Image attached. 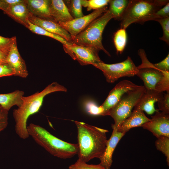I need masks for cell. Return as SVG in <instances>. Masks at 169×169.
I'll use <instances>...</instances> for the list:
<instances>
[{"label":"cell","instance_id":"obj_5","mask_svg":"<svg viewBox=\"0 0 169 169\" xmlns=\"http://www.w3.org/2000/svg\"><path fill=\"white\" fill-rule=\"evenodd\" d=\"M113 18V16L107 10L101 17L94 20L76 36L72 39L71 43L90 47L99 51L103 50L110 56V54L103 45L102 35L106 25Z\"/></svg>","mask_w":169,"mask_h":169},{"label":"cell","instance_id":"obj_13","mask_svg":"<svg viewBox=\"0 0 169 169\" xmlns=\"http://www.w3.org/2000/svg\"><path fill=\"white\" fill-rule=\"evenodd\" d=\"M28 20L33 24L49 32L58 35L71 43L72 38L71 35L58 23L51 20L36 17L30 12L29 13Z\"/></svg>","mask_w":169,"mask_h":169},{"label":"cell","instance_id":"obj_35","mask_svg":"<svg viewBox=\"0 0 169 169\" xmlns=\"http://www.w3.org/2000/svg\"><path fill=\"white\" fill-rule=\"evenodd\" d=\"M8 111L0 105V133L4 130L8 125Z\"/></svg>","mask_w":169,"mask_h":169},{"label":"cell","instance_id":"obj_12","mask_svg":"<svg viewBox=\"0 0 169 169\" xmlns=\"http://www.w3.org/2000/svg\"><path fill=\"white\" fill-rule=\"evenodd\" d=\"M150 120L141 127L151 132L157 138L162 136L169 137V115L158 110Z\"/></svg>","mask_w":169,"mask_h":169},{"label":"cell","instance_id":"obj_1","mask_svg":"<svg viewBox=\"0 0 169 169\" xmlns=\"http://www.w3.org/2000/svg\"><path fill=\"white\" fill-rule=\"evenodd\" d=\"M74 122L77 129L78 159L86 162L95 158L100 159L106 148L108 131L82 122Z\"/></svg>","mask_w":169,"mask_h":169},{"label":"cell","instance_id":"obj_33","mask_svg":"<svg viewBox=\"0 0 169 169\" xmlns=\"http://www.w3.org/2000/svg\"><path fill=\"white\" fill-rule=\"evenodd\" d=\"M155 89L160 92L169 91V72H166L164 75L155 86Z\"/></svg>","mask_w":169,"mask_h":169},{"label":"cell","instance_id":"obj_3","mask_svg":"<svg viewBox=\"0 0 169 169\" xmlns=\"http://www.w3.org/2000/svg\"><path fill=\"white\" fill-rule=\"evenodd\" d=\"M27 128L29 136L52 155L66 159L78 154L77 144L69 143L60 139L44 128L34 124L30 123Z\"/></svg>","mask_w":169,"mask_h":169},{"label":"cell","instance_id":"obj_19","mask_svg":"<svg viewBox=\"0 0 169 169\" xmlns=\"http://www.w3.org/2000/svg\"><path fill=\"white\" fill-rule=\"evenodd\" d=\"M16 21L26 28L29 13L25 0L8 7L4 12Z\"/></svg>","mask_w":169,"mask_h":169},{"label":"cell","instance_id":"obj_32","mask_svg":"<svg viewBox=\"0 0 169 169\" xmlns=\"http://www.w3.org/2000/svg\"><path fill=\"white\" fill-rule=\"evenodd\" d=\"M16 39L15 36L8 38L0 36V51L8 55L13 42Z\"/></svg>","mask_w":169,"mask_h":169},{"label":"cell","instance_id":"obj_25","mask_svg":"<svg viewBox=\"0 0 169 169\" xmlns=\"http://www.w3.org/2000/svg\"><path fill=\"white\" fill-rule=\"evenodd\" d=\"M155 146L158 150L161 151L166 156L168 165L169 164V137L162 136L157 138Z\"/></svg>","mask_w":169,"mask_h":169},{"label":"cell","instance_id":"obj_39","mask_svg":"<svg viewBox=\"0 0 169 169\" xmlns=\"http://www.w3.org/2000/svg\"><path fill=\"white\" fill-rule=\"evenodd\" d=\"M7 55L0 51V64L6 63Z\"/></svg>","mask_w":169,"mask_h":169},{"label":"cell","instance_id":"obj_38","mask_svg":"<svg viewBox=\"0 0 169 169\" xmlns=\"http://www.w3.org/2000/svg\"><path fill=\"white\" fill-rule=\"evenodd\" d=\"M23 1V0H4L7 6V8L20 3Z\"/></svg>","mask_w":169,"mask_h":169},{"label":"cell","instance_id":"obj_2","mask_svg":"<svg viewBox=\"0 0 169 169\" xmlns=\"http://www.w3.org/2000/svg\"><path fill=\"white\" fill-rule=\"evenodd\" d=\"M58 91L66 92L67 89L58 83L53 82L40 92L22 97L21 103L13 112L15 131L20 138L26 139L29 137L27 128L28 119L30 115L38 111L45 97L49 94Z\"/></svg>","mask_w":169,"mask_h":169},{"label":"cell","instance_id":"obj_11","mask_svg":"<svg viewBox=\"0 0 169 169\" xmlns=\"http://www.w3.org/2000/svg\"><path fill=\"white\" fill-rule=\"evenodd\" d=\"M139 86L128 80L119 82L110 92L106 99L101 105L104 110L103 116L106 115L107 112L118 102L125 94Z\"/></svg>","mask_w":169,"mask_h":169},{"label":"cell","instance_id":"obj_17","mask_svg":"<svg viewBox=\"0 0 169 169\" xmlns=\"http://www.w3.org/2000/svg\"><path fill=\"white\" fill-rule=\"evenodd\" d=\"M49 5L51 20L58 23L74 19L63 1L49 0Z\"/></svg>","mask_w":169,"mask_h":169},{"label":"cell","instance_id":"obj_9","mask_svg":"<svg viewBox=\"0 0 169 169\" xmlns=\"http://www.w3.org/2000/svg\"><path fill=\"white\" fill-rule=\"evenodd\" d=\"M63 46L65 52L82 65L103 62L99 56V51L93 48L74 44Z\"/></svg>","mask_w":169,"mask_h":169},{"label":"cell","instance_id":"obj_30","mask_svg":"<svg viewBox=\"0 0 169 169\" xmlns=\"http://www.w3.org/2000/svg\"><path fill=\"white\" fill-rule=\"evenodd\" d=\"M158 22L161 25L163 30V34L160 39L168 45L169 44V17L160 19L155 20Z\"/></svg>","mask_w":169,"mask_h":169},{"label":"cell","instance_id":"obj_27","mask_svg":"<svg viewBox=\"0 0 169 169\" xmlns=\"http://www.w3.org/2000/svg\"><path fill=\"white\" fill-rule=\"evenodd\" d=\"M86 111L92 115H104V110L100 105L98 106L95 102L91 100H87L84 104Z\"/></svg>","mask_w":169,"mask_h":169},{"label":"cell","instance_id":"obj_16","mask_svg":"<svg viewBox=\"0 0 169 169\" xmlns=\"http://www.w3.org/2000/svg\"><path fill=\"white\" fill-rule=\"evenodd\" d=\"M125 133L113 129L111 135L107 140L105 151L100 159L99 164L105 169H110L112 163V156L115 149L119 141Z\"/></svg>","mask_w":169,"mask_h":169},{"label":"cell","instance_id":"obj_20","mask_svg":"<svg viewBox=\"0 0 169 169\" xmlns=\"http://www.w3.org/2000/svg\"><path fill=\"white\" fill-rule=\"evenodd\" d=\"M30 12L38 17L51 20L49 10V0H25Z\"/></svg>","mask_w":169,"mask_h":169},{"label":"cell","instance_id":"obj_7","mask_svg":"<svg viewBox=\"0 0 169 169\" xmlns=\"http://www.w3.org/2000/svg\"><path fill=\"white\" fill-rule=\"evenodd\" d=\"M93 65L102 72L106 81L110 83L115 82L122 77L134 76L138 71L137 66L129 56L120 62L106 64L103 62Z\"/></svg>","mask_w":169,"mask_h":169},{"label":"cell","instance_id":"obj_15","mask_svg":"<svg viewBox=\"0 0 169 169\" xmlns=\"http://www.w3.org/2000/svg\"><path fill=\"white\" fill-rule=\"evenodd\" d=\"M164 94L163 92L156 90H145L135 107L139 108L148 115H151L157 110L155 108V103L158 102L163 98Z\"/></svg>","mask_w":169,"mask_h":169},{"label":"cell","instance_id":"obj_28","mask_svg":"<svg viewBox=\"0 0 169 169\" xmlns=\"http://www.w3.org/2000/svg\"><path fill=\"white\" fill-rule=\"evenodd\" d=\"M69 6L70 10L69 11L73 18H78L84 16L82 11V6L80 0L70 1Z\"/></svg>","mask_w":169,"mask_h":169},{"label":"cell","instance_id":"obj_18","mask_svg":"<svg viewBox=\"0 0 169 169\" xmlns=\"http://www.w3.org/2000/svg\"><path fill=\"white\" fill-rule=\"evenodd\" d=\"M150 119L146 115L143 111L135 107L130 115L122 122L117 130L126 133L132 128L141 126Z\"/></svg>","mask_w":169,"mask_h":169},{"label":"cell","instance_id":"obj_23","mask_svg":"<svg viewBox=\"0 0 169 169\" xmlns=\"http://www.w3.org/2000/svg\"><path fill=\"white\" fill-rule=\"evenodd\" d=\"M27 28L34 33L52 38L61 43L63 45H69L72 44L60 36L49 32L38 26L33 24L28 20L27 21Z\"/></svg>","mask_w":169,"mask_h":169},{"label":"cell","instance_id":"obj_26","mask_svg":"<svg viewBox=\"0 0 169 169\" xmlns=\"http://www.w3.org/2000/svg\"><path fill=\"white\" fill-rule=\"evenodd\" d=\"M82 6L86 8L87 11L95 10L106 6L110 0H80Z\"/></svg>","mask_w":169,"mask_h":169},{"label":"cell","instance_id":"obj_6","mask_svg":"<svg viewBox=\"0 0 169 169\" xmlns=\"http://www.w3.org/2000/svg\"><path fill=\"white\" fill-rule=\"evenodd\" d=\"M144 86L125 94L118 102L107 113L106 115L110 116L114 120L113 129L117 130L122 122L131 114L133 108L138 102L144 93Z\"/></svg>","mask_w":169,"mask_h":169},{"label":"cell","instance_id":"obj_31","mask_svg":"<svg viewBox=\"0 0 169 169\" xmlns=\"http://www.w3.org/2000/svg\"><path fill=\"white\" fill-rule=\"evenodd\" d=\"M69 169H105L100 164H89L78 159L74 164L70 165Z\"/></svg>","mask_w":169,"mask_h":169},{"label":"cell","instance_id":"obj_29","mask_svg":"<svg viewBox=\"0 0 169 169\" xmlns=\"http://www.w3.org/2000/svg\"><path fill=\"white\" fill-rule=\"evenodd\" d=\"M169 17V2L151 14L147 19V21L165 18Z\"/></svg>","mask_w":169,"mask_h":169},{"label":"cell","instance_id":"obj_22","mask_svg":"<svg viewBox=\"0 0 169 169\" xmlns=\"http://www.w3.org/2000/svg\"><path fill=\"white\" fill-rule=\"evenodd\" d=\"M129 2L127 0H110V6L108 10L113 17L118 20H120L125 11Z\"/></svg>","mask_w":169,"mask_h":169},{"label":"cell","instance_id":"obj_8","mask_svg":"<svg viewBox=\"0 0 169 169\" xmlns=\"http://www.w3.org/2000/svg\"><path fill=\"white\" fill-rule=\"evenodd\" d=\"M138 54L141 57V64L137 66L138 71L136 75L143 82L146 90H156L155 86L162 78L166 72L157 69L154 64L147 59L144 51L140 49Z\"/></svg>","mask_w":169,"mask_h":169},{"label":"cell","instance_id":"obj_34","mask_svg":"<svg viewBox=\"0 0 169 169\" xmlns=\"http://www.w3.org/2000/svg\"><path fill=\"white\" fill-rule=\"evenodd\" d=\"M166 92L164 93L163 98L157 102L158 110L165 114L169 115V91Z\"/></svg>","mask_w":169,"mask_h":169},{"label":"cell","instance_id":"obj_4","mask_svg":"<svg viewBox=\"0 0 169 169\" xmlns=\"http://www.w3.org/2000/svg\"><path fill=\"white\" fill-rule=\"evenodd\" d=\"M168 0H131L120 21V28L126 29L132 23L143 24Z\"/></svg>","mask_w":169,"mask_h":169},{"label":"cell","instance_id":"obj_24","mask_svg":"<svg viewBox=\"0 0 169 169\" xmlns=\"http://www.w3.org/2000/svg\"><path fill=\"white\" fill-rule=\"evenodd\" d=\"M127 40V35L125 29L120 28L115 33L114 42L117 53L121 54L125 47Z\"/></svg>","mask_w":169,"mask_h":169},{"label":"cell","instance_id":"obj_37","mask_svg":"<svg viewBox=\"0 0 169 169\" xmlns=\"http://www.w3.org/2000/svg\"><path fill=\"white\" fill-rule=\"evenodd\" d=\"M155 67L158 70L163 72H169V54L160 62L153 64Z\"/></svg>","mask_w":169,"mask_h":169},{"label":"cell","instance_id":"obj_14","mask_svg":"<svg viewBox=\"0 0 169 169\" xmlns=\"http://www.w3.org/2000/svg\"><path fill=\"white\" fill-rule=\"evenodd\" d=\"M6 63L15 71V74L14 76L23 78H26L28 76L26 65L18 51L16 39L14 41L10 48L7 56Z\"/></svg>","mask_w":169,"mask_h":169},{"label":"cell","instance_id":"obj_36","mask_svg":"<svg viewBox=\"0 0 169 169\" xmlns=\"http://www.w3.org/2000/svg\"><path fill=\"white\" fill-rule=\"evenodd\" d=\"M15 71L7 63L0 64V77L14 75Z\"/></svg>","mask_w":169,"mask_h":169},{"label":"cell","instance_id":"obj_40","mask_svg":"<svg viewBox=\"0 0 169 169\" xmlns=\"http://www.w3.org/2000/svg\"><path fill=\"white\" fill-rule=\"evenodd\" d=\"M7 8V6L4 0H0V9L4 11Z\"/></svg>","mask_w":169,"mask_h":169},{"label":"cell","instance_id":"obj_10","mask_svg":"<svg viewBox=\"0 0 169 169\" xmlns=\"http://www.w3.org/2000/svg\"><path fill=\"white\" fill-rule=\"evenodd\" d=\"M108 7L95 10L91 13L82 17L63 23H58L70 34L72 39L83 31L92 22L107 11Z\"/></svg>","mask_w":169,"mask_h":169},{"label":"cell","instance_id":"obj_21","mask_svg":"<svg viewBox=\"0 0 169 169\" xmlns=\"http://www.w3.org/2000/svg\"><path fill=\"white\" fill-rule=\"evenodd\" d=\"M24 95L23 91L16 90L12 92L0 94V105L8 111L13 106H19Z\"/></svg>","mask_w":169,"mask_h":169}]
</instances>
